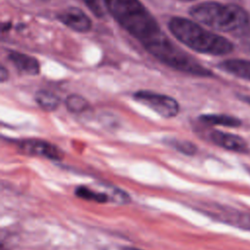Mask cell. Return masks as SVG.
Here are the masks:
<instances>
[{"mask_svg":"<svg viewBox=\"0 0 250 250\" xmlns=\"http://www.w3.org/2000/svg\"><path fill=\"white\" fill-rule=\"evenodd\" d=\"M219 67L234 76L250 80V61L232 59L222 62L219 64Z\"/></svg>","mask_w":250,"mask_h":250,"instance_id":"9c48e42d","label":"cell"},{"mask_svg":"<svg viewBox=\"0 0 250 250\" xmlns=\"http://www.w3.org/2000/svg\"><path fill=\"white\" fill-rule=\"evenodd\" d=\"M121 250H141V249L134 248V247H124V248H122Z\"/></svg>","mask_w":250,"mask_h":250,"instance_id":"e0dca14e","label":"cell"},{"mask_svg":"<svg viewBox=\"0 0 250 250\" xmlns=\"http://www.w3.org/2000/svg\"><path fill=\"white\" fill-rule=\"evenodd\" d=\"M168 27L179 41L199 53L221 56L230 53L233 49L232 44L228 39L184 18H172Z\"/></svg>","mask_w":250,"mask_h":250,"instance_id":"3957f363","label":"cell"},{"mask_svg":"<svg viewBox=\"0 0 250 250\" xmlns=\"http://www.w3.org/2000/svg\"><path fill=\"white\" fill-rule=\"evenodd\" d=\"M134 99L165 118L174 117L180 111L178 102L166 95L150 91H138L134 94Z\"/></svg>","mask_w":250,"mask_h":250,"instance_id":"277c9868","label":"cell"},{"mask_svg":"<svg viewBox=\"0 0 250 250\" xmlns=\"http://www.w3.org/2000/svg\"><path fill=\"white\" fill-rule=\"evenodd\" d=\"M75 194L85 200H91L99 203L110 202V196L108 192H105L104 190H96L86 186H79L75 189Z\"/></svg>","mask_w":250,"mask_h":250,"instance_id":"8fae6325","label":"cell"},{"mask_svg":"<svg viewBox=\"0 0 250 250\" xmlns=\"http://www.w3.org/2000/svg\"><path fill=\"white\" fill-rule=\"evenodd\" d=\"M172 146L180 152L188 155L194 154L196 151V146L192 143L187 141H174L172 142Z\"/></svg>","mask_w":250,"mask_h":250,"instance_id":"5bb4252c","label":"cell"},{"mask_svg":"<svg viewBox=\"0 0 250 250\" xmlns=\"http://www.w3.org/2000/svg\"><path fill=\"white\" fill-rule=\"evenodd\" d=\"M189 14L195 21L215 30L236 35L246 33L250 25L247 13L234 4L203 2L193 6Z\"/></svg>","mask_w":250,"mask_h":250,"instance_id":"7a4b0ae2","label":"cell"},{"mask_svg":"<svg viewBox=\"0 0 250 250\" xmlns=\"http://www.w3.org/2000/svg\"><path fill=\"white\" fill-rule=\"evenodd\" d=\"M57 19L64 25L79 32H87L92 26L91 20L82 10L76 7H70L60 12Z\"/></svg>","mask_w":250,"mask_h":250,"instance_id":"8992f818","label":"cell"},{"mask_svg":"<svg viewBox=\"0 0 250 250\" xmlns=\"http://www.w3.org/2000/svg\"><path fill=\"white\" fill-rule=\"evenodd\" d=\"M83 2L87 5L89 10L98 18H103L104 13L103 6L101 4V0H83Z\"/></svg>","mask_w":250,"mask_h":250,"instance_id":"9a60e30c","label":"cell"},{"mask_svg":"<svg viewBox=\"0 0 250 250\" xmlns=\"http://www.w3.org/2000/svg\"><path fill=\"white\" fill-rule=\"evenodd\" d=\"M0 78H1V82H4L8 78V70L3 65L1 66V70H0Z\"/></svg>","mask_w":250,"mask_h":250,"instance_id":"2e32d148","label":"cell"},{"mask_svg":"<svg viewBox=\"0 0 250 250\" xmlns=\"http://www.w3.org/2000/svg\"><path fill=\"white\" fill-rule=\"evenodd\" d=\"M35 101L38 105L46 111H53L57 109L61 102L56 94L46 90L38 91L35 95Z\"/></svg>","mask_w":250,"mask_h":250,"instance_id":"7c38bea8","label":"cell"},{"mask_svg":"<svg viewBox=\"0 0 250 250\" xmlns=\"http://www.w3.org/2000/svg\"><path fill=\"white\" fill-rule=\"evenodd\" d=\"M19 150L27 155L41 156L52 160H60L62 158V151L55 145L37 139L23 140L18 145Z\"/></svg>","mask_w":250,"mask_h":250,"instance_id":"5b68a950","label":"cell"},{"mask_svg":"<svg viewBox=\"0 0 250 250\" xmlns=\"http://www.w3.org/2000/svg\"><path fill=\"white\" fill-rule=\"evenodd\" d=\"M181 1H185V2H188V1H192V0H181Z\"/></svg>","mask_w":250,"mask_h":250,"instance_id":"ac0fdd59","label":"cell"},{"mask_svg":"<svg viewBox=\"0 0 250 250\" xmlns=\"http://www.w3.org/2000/svg\"><path fill=\"white\" fill-rule=\"evenodd\" d=\"M210 139L215 145L227 150L239 153H246L249 150L246 141L240 136L232 133L213 131L210 134Z\"/></svg>","mask_w":250,"mask_h":250,"instance_id":"52a82bcc","label":"cell"},{"mask_svg":"<svg viewBox=\"0 0 250 250\" xmlns=\"http://www.w3.org/2000/svg\"><path fill=\"white\" fill-rule=\"evenodd\" d=\"M7 58L21 72L29 75H37L40 72V66L37 60L26 54L17 51H9Z\"/></svg>","mask_w":250,"mask_h":250,"instance_id":"ba28073f","label":"cell"},{"mask_svg":"<svg viewBox=\"0 0 250 250\" xmlns=\"http://www.w3.org/2000/svg\"><path fill=\"white\" fill-rule=\"evenodd\" d=\"M199 120L204 124L213 126L238 127L241 124L238 118L227 114H203L199 117Z\"/></svg>","mask_w":250,"mask_h":250,"instance_id":"30bf717a","label":"cell"},{"mask_svg":"<svg viewBox=\"0 0 250 250\" xmlns=\"http://www.w3.org/2000/svg\"><path fill=\"white\" fill-rule=\"evenodd\" d=\"M65 106L69 111L74 113H79L86 110L89 106V104L82 96L73 94V95H69L66 98Z\"/></svg>","mask_w":250,"mask_h":250,"instance_id":"4fadbf2b","label":"cell"},{"mask_svg":"<svg viewBox=\"0 0 250 250\" xmlns=\"http://www.w3.org/2000/svg\"><path fill=\"white\" fill-rule=\"evenodd\" d=\"M112 18L161 62L192 75L212 72L178 48L160 29L157 21L140 0H104Z\"/></svg>","mask_w":250,"mask_h":250,"instance_id":"6da1fadb","label":"cell"}]
</instances>
